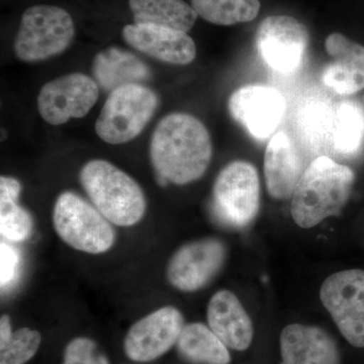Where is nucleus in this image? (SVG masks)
<instances>
[{"label": "nucleus", "instance_id": "nucleus-1", "mask_svg": "<svg viewBox=\"0 0 364 364\" xmlns=\"http://www.w3.org/2000/svg\"><path fill=\"white\" fill-rule=\"evenodd\" d=\"M213 146L205 124L188 114L163 117L151 140L150 156L158 181L188 184L200 179L212 159Z\"/></svg>", "mask_w": 364, "mask_h": 364}, {"label": "nucleus", "instance_id": "nucleus-2", "mask_svg": "<svg viewBox=\"0 0 364 364\" xmlns=\"http://www.w3.org/2000/svg\"><path fill=\"white\" fill-rule=\"evenodd\" d=\"M353 171L328 156H318L309 164L291 196L294 223L304 229L317 226L343 210L352 188Z\"/></svg>", "mask_w": 364, "mask_h": 364}, {"label": "nucleus", "instance_id": "nucleus-3", "mask_svg": "<svg viewBox=\"0 0 364 364\" xmlns=\"http://www.w3.org/2000/svg\"><path fill=\"white\" fill-rule=\"evenodd\" d=\"M91 203L107 221L119 227L140 222L146 210L142 188L123 170L105 160H91L80 172Z\"/></svg>", "mask_w": 364, "mask_h": 364}, {"label": "nucleus", "instance_id": "nucleus-4", "mask_svg": "<svg viewBox=\"0 0 364 364\" xmlns=\"http://www.w3.org/2000/svg\"><path fill=\"white\" fill-rule=\"evenodd\" d=\"M74 35L73 20L65 9L55 6L28 7L21 16L14 53L21 61H42L65 51Z\"/></svg>", "mask_w": 364, "mask_h": 364}, {"label": "nucleus", "instance_id": "nucleus-5", "mask_svg": "<svg viewBox=\"0 0 364 364\" xmlns=\"http://www.w3.org/2000/svg\"><path fill=\"white\" fill-rule=\"evenodd\" d=\"M260 182L251 163L237 160L229 163L215 178L212 210L215 219L232 229L249 226L258 214Z\"/></svg>", "mask_w": 364, "mask_h": 364}, {"label": "nucleus", "instance_id": "nucleus-6", "mask_svg": "<svg viewBox=\"0 0 364 364\" xmlns=\"http://www.w3.org/2000/svg\"><path fill=\"white\" fill-rule=\"evenodd\" d=\"M158 102L156 93L143 85L112 90L95 123L98 136L112 145L130 142L149 123Z\"/></svg>", "mask_w": 364, "mask_h": 364}, {"label": "nucleus", "instance_id": "nucleus-7", "mask_svg": "<svg viewBox=\"0 0 364 364\" xmlns=\"http://www.w3.org/2000/svg\"><path fill=\"white\" fill-rule=\"evenodd\" d=\"M53 224L60 238L81 252L105 253L116 241L111 222L95 207L71 191L61 193L57 198Z\"/></svg>", "mask_w": 364, "mask_h": 364}, {"label": "nucleus", "instance_id": "nucleus-8", "mask_svg": "<svg viewBox=\"0 0 364 364\" xmlns=\"http://www.w3.org/2000/svg\"><path fill=\"white\" fill-rule=\"evenodd\" d=\"M320 299L342 336L364 348V270L333 273L323 282Z\"/></svg>", "mask_w": 364, "mask_h": 364}, {"label": "nucleus", "instance_id": "nucleus-9", "mask_svg": "<svg viewBox=\"0 0 364 364\" xmlns=\"http://www.w3.org/2000/svg\"><path fill=\"white\" fill-rule=\"evenodd\" d=\"M310 35L301 21L289 16H270L261 21L255 45L261 58L273 70L291 74L305 58Z\"/></svg>", "mask_w": 364, "mask_h": 364}, {"label": "nucleus", "instance_id": "nucleus-10", "mask_svg": "<svg viewBox=\"0 0 364 364\" xmlns=\"http://www.w3.org/2000/svg\"><path fill=\"white\" fill-rule=\"evenodd\" d=\"M226 258V246L219 239L203 238L189 242L170 258L167 279L179 291H198L221 272Z\"/></svg>", "mask_w": 364, "mask_h": 364}, {"label": "nucleus", "instance_id": "nucleus-11", "mask_svg": "<svg viewBox=\"0 0 364 364\" xmlns=\"http://www.w3.org/2000/svg\"><path fill=\"white\" fill-rule=\"evenodd\" d=\"M286 100L277 88L250 85L230 97V114L253 138L265 140L274 134L286 114Z\"/></svg>", "mask_w": 364, "mask_h": 364}, {"label": "nucleus", "instance_id": "nucleus-12", "mask_svg": "<svg viewBox=\"0 0 364 364\" xmlns=\"http://www.w3.org/2000/svg\"><path fill=\"white\" fill-rule=\"evenodd\" d=\"M97 83L82 73L68 74L43 86L38 109L47 123L60 126L70 119L85 117L97 104Z\"/></svg>", "mask_w": 364, "mask_h": 364}, {"label": "nucleus", "instance_id": "nucleus-13", "mask_svg": "<svg viewBox=\"0 0 364 364\" xmlns=\"http://www.w3.org/2000/svg\"><path fill=\"white\" fill-rule=\"evenodd\" d=\"M184 326L183 316L174 306L158 309L129 329L124 341V353L136 363L161 358L177 343Z\"/></svg>", "mask_w": 364, "mask_h": 364}, {"label": "nucleus", "instance_id": "nucleus-14", "mask_svg": "<svg viewBox=\"0 0 364 364\" xmlns=\"http://www.w3.org/2000/svg\"><path fill=\"white\" fill-rule=\"evenodd\" d=\"M123 37L134 49L165 63L188 65L196 56V46L188 33L173 28L133 23L124 26Z\"/></svg>", "mask_w": 364, "mask_h": 364}, {"label": "nucleus", "instance_id": "nucleus-15", "mask_svg": "<svg viewBox=\"0 0 364 364\" xmlns=\"http://www.w3.org/2000/svg\"><path fill=\"white\" fill-rule=\"evenodd\" d=\"M331 61L323 68L321 80L341 95H351L364 88V46L340 33H332L325 41Z\"/></svg>", "mask_w": 364, "mask_h": 364}, {"label": "nucleus", "instance_id": "nucleus-16", "mask_svg": "<svg viewBox=\"0 0 364 364\" xmlns=\"http://www.w3.org/2000/svg\"><path fill=\"white\" fill-rule=\"evenodd\" d=\"M282 364H341L338 345L317 326L287 325L280 334Z\"/></svg>", "mask_w": 364, "mask_h": 364}, {"label": "nucleus", "instance_id": "nucleus-17", "mask_svg": "<svg viewBox=\"0 0 364 364\" xmlns=\"http://www.w3.org/2000/svg\"><path fill=\"white\" fill-rule=\"evenodd\" d=\"M208 327L228 348L244 351L253 341L252 321L236 294L228 289L218 291L208 305Z\"/></svg>", "mask_w": 364, "mask_h": 364}, {"label": "nucleus", "instance_id": "nucleus-18", "mask_svg": "<svg viewBox=\"0 0 364 364\" xmlns=\"http://www.w3.org/2000/svg\"><path fill=\"white\" fill-rule=\"evenodd\" d=\"M303 162L296 146L284 132L270 139L264 155V176L268 193L275 200L293 196L303 176Z\"/></svg>", "mask_w": 364, "mask_h": 364}, {"label": "nucleus", "instance_id": "nucleus-19", "mask_svg": "<svg viewBox=\"0 0 364 364\" xmlns=\"http://www.w3.org/2000/svg\"><path fill=\"white\" fill-rule=\"evenodd\" d=\"M92 71L100 85L111 92L122 86L142 85L151 77L149 67L142 60L117 47L98 53L93 60Z\"/></svg>", "mask_w": 364, "mask_h": 364}, {"label": "nucleus", "instance_id": "nucleus-20", "mask_svg": "<svg viewBox=\"0 0 364 364\" xmlns=\"http://www.w3.org/2000/svg\"><path fill=\"white\" fill-rule=\"evenodd\" d=\"M134 23H147L188 33L198 14L183 0H129Z\"/></svg>", "mask_w": 364, "mask_h": 364}, {"label": "nucleus", "instance_id": "nucleus-21", "mask_svg": "<svg viewBox=\"0 0 364 364\" xmlns=\"http://www.w3.org/2000/svg\"><path fill=\"white\" fill-rule=\"evenodd\" d=\"M177 350L191 363L229 364L231 355L226 345L203 323L184 326L178 341Z\"/></svg>", "mask_w": 364, "mask_h": 364}, {"label": "nucleus", "instance_id": "nucleus-22", "mask_svg": "<svg viewBox=\"0 0 364 364\" xmlns=\"http://www.w3.org/2000/svg\"><path fill=\"white\" fill-rule=\"evenodd\" d=\"M21 189V183L16 178H0V232L11 242L26 240L33 230L32 217L18 203Z\"/></svg>", "mask_w": 364, "mask_h": 364}, {"label": "nucleus", "instance_id": "nucleus-23", "mask_svg": "<svg viewBox=\"0 0 364 364\" xmlns=\"http://www.w3.org/2000/svg\"><path fill=\"white\" fill-rule=\"evenodd\" d=\"M331 136L333 147L340 154H358L364 143L363 107L353 102L340 105L333 121Z\"/></svg>", "mask_w": 364, "mask_h": 364}, {"label": "nucleus", "instance_id": "nucleus-24", "mask_svg": "<svg viewBox=\"0 0 364 364\" xmlns=\"http://www.w3.org/2000/svg\"><path fill=\"white\" fill-rule=\"evenodd\" d=\"M198 16L218 26L249 23L257 18L259 0H191Z\"/></svg>", "mask_w": 364, "mask_h": 364}, {"label": "nucleus", "instance_id": "nucleus-25", "mask_svg": "<svg viewBox=\"0 0 364 364\" xmlns=\"http://www.w3.org/2000/svg\"><path fill=\"white\" fill-rule=\"evenodd\" d=\"M40 333L30 328H21L0 342V364H25L39 350Z\"/></svg>", "mask_w": 364, "mask_h": 364}, {"label": "nucleus", "instance_id": "nucleus-26", "mask_svg": "<svg viewBox=\"0 0 364 364\" xmlns=\"http://www.w3.org/2000/svg\"><path fill=\"white\" fill-rule=\"evenodd\" d=\"M301 112L299 121L309 140L313 143L320 142L328 132L331 133L334 116L327 104L311 102Z\"/></svg>", "mask_w": 364, "mask_h": 364}, {"label": "nucleus", "instance_id": "nucleus-27", "mask_svg": "<svg viewBox=\"0 0 364 364\" xmlns=\"http://www.w3.org/2000/svg\"><path fill=\"white\" fill-rule=\"evenodd\" d=\"M62 364H109L98 345L87 337H77L67 344Z\"/></svg>", "mask_w": 364, "mask_h": 364}, {"label": "nucleus", "instance_id": "nucleus-28", "mask_svg": "<svg viewBox=\"0 0 364 364\" xmlns=\"http://www.w3.org/2000/svg\"><path fill=\"white\" fill-rule=\"evenodd\" d=\"M0 256H1V272H0V282L1 287H6L13 282L18 274L20 267V253L16 248L9 244L1 242L0 244Z\"/></svg>", "mask_w": 364, "mask_h": 364}]
</instances>
